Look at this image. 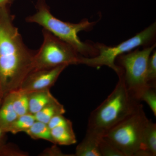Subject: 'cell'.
I'll return each instance as SVG.
<instances>
[{
  "instance_id": "1",
  "label": "cell",
  "mask_w": 156,
  "mask_h": 156,
  "mask_svg": "<svg viewBox=\"0 0 156 156\" xmlns=\"http://www.w3.org/2000/svg\"><path fill=\"white\" fill-rule=\"evenodd\" d=\"M14 16L7 7L0 9V89L3 96L20 89L34 70L35 53L26 46Z\"/></svg>"
},
{
  "instance_id": "2",
  "label": "cell",
  "mask_w": 156,
  "mask_h": 156,
  "mask_svg": "<svg viewBox=\"0 0 156 156\" xmlns=\"http://www.w3.org/2000/svg\"><path fill=\"white\" fill-rule=\"evenodd\" d=\"M113 91L91 112L87 130L104 136L113 127L143 106L140 101L128 89L122 72Z\"/></svg>"
},
{
  "instance_id": "3",
  "label": "cell",
  "mask_w": 156,
  "mask_h": 156,
  "mask_svg": "<svg viewBox=\"0 0 156 156\" xmlns=\"http://www.w3.org/2000/svg\"><path fill=\"white\" fill-rule=\"evenodd\" d=\"M36 7V13L27 17V22L41 26L43 29L71 45L81 56L89 58L98 54L95 43L82 41L78 37V33L82 31L92 30L97 21L90 22L87 18L76 23L62 21L51 14L44 0H38Z\"/></svg>"
},
{
  "instance_id": "4",
  "label": "cell",
  "mask_w": 156,
  "mask_h": 156,
  "mask_svg": "<svg viewBox=\"0 0 156 156\" xmlns=\"http://www.w3.org/2000/svg\"><path fill=\"white\" fill-rule=\"evenodd\" d=\"M156 35V23L155 22L134 36L116 46L111 47L101 43H95L98 54L95 57L89 58L81 56L79 64L98 68L105 66L113 70L118 75L123 69L115 64L117 57L138 47L151 46L156 43L154 42Z\"/></svg>"
},
{
  "instance_id": "5",
  "label": "cell",
  "mask_w": 156,
  "mask_h": 156,
  "mask_svg": "<svg viewBox=\"0 0 156 156\" xmlns=\"http://www.w3.org/2000/svg\"><path fill=\"white\" fill-rule=\"evenodd\" d=\"M148 119L143 107L113 127L104 136L124 156H139Z\"/></svg>"
},
{
  "instance_id": "6",
  "label": "cell",
  "mask_w": 156,
  "mask_h": 156,
  "mask_svg": "<svg viewBox=\"0 0 156 156\" xmlns=\"http://www.w3.org/2000/svg\"><path fill=\"white\" fill-rule=\"evenodd\" d=\"M156 44L144 47L140 50L137 48L120 55L115 60L117 65L122 69L126 87L139 100L143 90L148 86L147 83L148 61Z\"/></svg>"
},
{
  "instance_id": "7",
  "label": "cell",
  "mask_w": 156,
  "mask_h": 156,
  "mask_svg": "<svg viewBox=\"0 0 156 156\" xmlns=\"http://www.w3.org/2000/svg\"><path fill=\"white\" fill-rule=\"evenodd\" d=\"M43 44L35 53L34 69L51 68L58 66L79 64L81 55L71 45L43 29Z\"/></svg>"
},
{
  "instance_id": "8",
  "label": "cell",
  "mask_w": 156,
  "mask_h": 156,
  "mask_svg": "<svg viewBox=\"0 0 156 156\" xmlns=\"http://www.w3.org/2000/svg\"><path fill=\"white\" fill-rule=\"evenodd\" d=\"M68 66L62 65L51 68L33 70L23 80L20 89L27 93L50 89Z\"/></svg>"
},
{
  "instance_id": "9",
  "label": "cell",
  "mask_w": 156,
  "mask_h": 156,
  "mask_svg": "<svg viewBox=\"0 0 156 156\" xmlns=\"http://www.w3.org/2000/svg\"><path fill=\"white\" fill-rule=\"evenodd\" d=\"M103 136L87 130L85 137L76 148L75 156H101L99 143Z\"/></svg>"
},
{
  "instance_id": "10",
  "label": "cell",
  "mask_w": 156,
  "mask_h": 156,
  "mask_svg": "<svg viewBox=\"0 0 156 156\" xmlns=\"http://www.w3.org/2000/svg\"><path fill=\"white\" fill-rule=\"evenodd\" d=\"M28 96L29 113L33 115L49 104L57 100L51 94L50 89L28 92Z\"/></svg>"
},
{
  "instance_id": "11",
  "label": "cell",
  "mask_w": 156,
  "mask_h": 156,
  "mask_svg": "<svg viewBox=\"0 0 156 156\" xmlns=\"http://www.w3.org/2000/svg\"><path fill=\"white\" fill-rule=\"evenodd\" d=\"M156 155V124L149 120L143 136L139 156Z\"/></svg>"
},
{
  "instance_id": "12",
  "label": "cell",
  "mask_w": 156,
  "mask_h": 156,
  "mask_svg": "<svg viewBox=\"0 0 156 156\" xmlns=\"http://www.w3.org/2000/svg\"><path fill=\"white\" fill-rule=\"evenodd\" d=\"M13 105L12 92L5 95L0 106V128L4 130L18 117Z\"/></svg>"
},
{
  "instance_id": "13",
  "label": "cell",
  "mask_w": 156,
  "mask_h": 156,
  "mask_svg": "<svg viewBox=\"0 0 156 156\" xmlns=\"http://www.w3.org/2000/svg\"><path fill=\"white\" fill-rule=\"evenodd\" d=\"M54 144L70 145L76 143L73 126H59L51 129Z\"/></svg>"
},
{
  "instance_id": "14",
  "label": "cell",
  "mask_w": 156,
  "mask_h": 156,
  "mask_svg": "<svg viewBox=\"0 0 156 156\" xmlns=\"http://www.w3.org/2000/svg\"><path fill=\"white\" fill-rule=\"evenodd\" d=\"M64 107L58 100L49 104L44 108L34 114L36 121L48 124L50 120L59 115L65 113Z\"/></svg>"
},
{
  "instance_id": "15",
  "label": "cell",
  "mask_w": 156,
  "mask_h": 156,
  "mask_svg": "<svg viewBox=\"0 0 156 156\" xmlns=\"http://www.w3.org/2000/svg\"><path fill=\"white\" fill-rule=\"evenodd\" d=\"M26 134L34 140H44L54 144L51 129L46 123L35 121L31 126L25 131Z\"/></svg>"
},
{
  "instance_id": "16",
  "label": "cell",
  "mask_w": 156,
  "mask_h": 156,
  "mask_svg": "<svg viewBox=\"0 0 156 156\" xmlns=\"http://www.w3.org/2000/svg\"><path fill=\"white\" fill-rule=\"evenodd\" d=\"M35 121L34 115L28 113L17 117L3 130L6 133L10 132L14 134L20 132H24L30 128Z\"/></svg>"
},
{
  "instance_id": "17",
  "label": "cell",
  "mask_w": 156,
  "mask_h": 156,
  "mask_svg": "<svg viewBox=\"0 0 156 156\" xmlns=\"http://www.w3.org/2000/svg\"><path fill=\"white\" fill-rule=\"evenodd\" d=\"M13 105L18 116L29 113L28 93L19 89L12 91Z\"/></svg>"
},
{
  "instance_id": "18",
  "label": "cell",
  "mask_w": 156,
  "mask_h": 156,
  "mask_svg": "<svg viewBox=\"0 0 156 156\" xmlns=\"http://www.w3.org/2000/svg\"><path fill=\"white\" fill-rule=\"evenodd\" d=\"M155 87L148 86L143 90L139 96L140 101L147 104L154 116H156V90Z\"/></svg>"
},
{
  "instance_id": "19",
  "label": "cell",
  "mask_w": 156,
  "mask_h": 156,
  "mask_svg": "<svg viewBox=\"0 0 156 156\" xmlns=\"http://www.w3.org/2000/svg\"><path fill=\"white\" fill-rule=\"evenodd\" d=\"M147 83L148 86L156 88V51L154 50L148 61Z\"/></svg>"
},
{
  "instance_id": "20",
  "label": "cell",
  "mask_w": 156,
  "mask_h": 156,
  "mask_svg": "<svg viewBox=\"0 0 156 156\" xmlns=\"http://www.w3.org/2000/svg\"><path fill=\"white\" fill-rule=\"evenodd\" d=\"M101 156H124L123 154L104 136L99 143Z\"/></svg>"
},
{
  "instance_id": "21",
  "label": "cell",
  "mask_w": 156,
  "mask_h": 156,
  "mask_svg": "<svg viewBox=\"0 0 156 156\" xmlns=\"http://www.w3.org/2000/svg\"><path fill=\"white\" fill-rule=\"evenodd\" d=\"M0 155L28 156V153L20 150L15 144H4L0 149Z\"/></svg>"
},
{
  "instance_id": "22",
  "label": "cell",
  "mask_w": 156,
  "mask_h": 156,
  "mask_svg": "<svg viewBox=\"0 0 156 156\" xmlns=\"http://www.w3.org/2000/svg\"><path fill=\"white\" fill-rule=\"evenodd\" d=\"M48 125L50 129L59 126H73L72 123L70 120L65 118L63 115L55 116L50 120L48 123Z\"/></svg>"
},
{
  "instance_id": "23",
  "label": "cell",
  "mask_w": 156,
  "mask_h": 156,
  "mask_svg": "<svg viewBox=\"0 0 156 156\" xmlns=\"http://www.w3.org/2000/svg\"><path fill=\"white\" fill-rule=\"evenodd\" d=\"M41 156H75L73 154H66L63 153L60 150V149L58 148L56 146V144L51 147L48 148L45 150L43 151L39 155Z\"/></svg>"
},
{
  "instance_id": "24",
  "label": "cell",
  "mask_w": 156,
  "mask_h": 156,
  "mask_svg": "<svg viewBox=\"0 0 156 156\" xmlns=\"http://www.w3.org/2000/svg\"><path fill=\"white\" fill-rule=\"evenodd\" d=\"M14 1V0H0V9L7 7L8 5Z\"/></svg>"
},
{
  "instance_id": "25",
  "label": "cell",
  "mask_w": 156,
  "mask_h": 156,
  "mask_svg": "<svg viewBox=\"0 0 156 156\" xmlns=\"http://www.w3.org/2000/svg\"><path fill=\"white\" fill-rule=\"evenodd\" d=\"M6 132L4 131L2 128H0V149L5 144L4 143V139L5 138V134Z\"/></svg>"
},
{
  "instance_id": "26",
  "label": "cell",
  "mask_w": 156,
  "mask_h": 156,
  "mask_svg": "<svg viewBox=\"0 0 156 156\" xmlns=\"http://www.w3.org/2000/svg\"><path fill=\"white\" fill-rule=\"evenodd\" d=\"M0 97H3L2 95V92H1V89H0Z\"/></svg>"
},
{
  "instance_id": "27",
  "label": "cell",
  "mask_w": 156,
  "mask_h": 156,
  "mask_svg": "<svg viewBox=\"0 0 156 156\" xmlns=\"http://www.w3.org/2000/svg\"><path fill=\"white\" fill-rule=\"evenodd\" d=\"M1 98H2V97H0V106L1 105Z\"/></svg>"
}]
</instances>
